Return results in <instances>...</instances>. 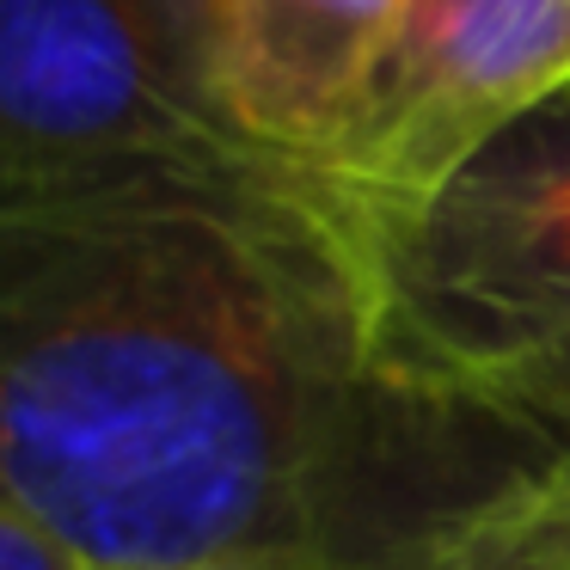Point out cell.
Listing matches in <instances>:
<instances>
[{
  "instance_id": "obj_1",
  "label": "cell",
  "mask_w": 570,
  "mask_h": 570,
  "mask_svg": "<svg viewBox=\"0 0 570 570\" xmlns=\"http://www.w3.org/2000/svg\"><path fill=\"white\" fill-rule=\"evenodd\" d=\"M0 509L87 570H417L448 509L313 173L0 197Z\"/></svg>"
},
{
  "instance_id": "obj_7",
  "label": "cell",
  "mask_w": 570,
  "mask_h": 570,
  "mask_svg": "<svg viewBox=\"0 0 570 570\" xmlns=\"http://www.w3.org/2000/svg\"><path fill=\"white\" fill-rule=\"evenodd\" d=\"M0 570H87L68 546H56L43 528H31L26 515L0 509Z\"/></svg>"
},
{
  "instance_id": "obj_8",
  "label": "cell",
  "mask_w": 570,
  "mask_h": 570,
  "mask_svg": "<svg viewBox=\"0 0 570 570\" xmlns=\"http://www.w3.org/2000/svg\"><path fill=\"white\" fill-rule=\"evenodd\" d=\"M190 570H350L325 552H227L209 558V564H190Z\"/></svg>"
},
{
  "instance_id": "obj_6",
  "label": "cell",
  "mask_w": 570,
  "mask_h": 570,
  "mask_svg": "<svg viewBox=\"0 0 570 570\" xmlns=\"http://www.w3.org/2000/svg\"><path fill=\"white\" fill-rule=\"evenodd\" d=\"M417 570H570V454L503 466L442 521Z\"/></svg>"
},
{
  "instance_id": "obj_4",
  "label": "cell",
  "mask_w": 570,
  "mask_h": 570,
  "mask_svg": "<svg viewBox=\"0 0 570 570\" xmlns=\"http://www.w3.org/2000/svg\"><path fill=\"white\" fill-rule=\"evenodd\" d=\"M564 92L570 0H411L362 117L313 178L368 203L430 197Z\"/></svg>"
},
{
  "instance_id": "obj_3",
  "label": "cell",
  "mask_w": 570,
  "mask_h": 570,
  "mask_svg": "<svg viewBox=\"0 0 570 570\" xmlns=\"http://www.w3.org/2000/svg\"><path fill=\"white\" fill-rule=\"evenodd\" d=\"M271 178L209 92L203 0H0V197Z\"/></svg>"
},
{
  "instance_id": "obj_5",
  "label": "cell",
  "mask_w": 570,
  "mask_h": 570,
  "mask_svg": "<svg viewBox=\"0 0 570 570\" xmlns=\"http://www.w3.org/2000/svg\"><path fill=\"white\" fill-rule=\"evenodd\" d=\"M411 0H203L209 92L246 148L320 173L362 117Z\"/></svg>"
},
{
  "instance_id": "obj_2",
  "label": "cell",
  "mask_w": 570,
  "mask_h": 570,
  "mask_svg": "<svg viewBox=\"0 0 570 570\" xmlns=\"http://www.w3.org/2000/svg\"><path fill=\"white\" fill-rule=\"evenodd\" d=\"M325 203L368 381L430 430L454 509L503 466L570 454V92L430 197Z\"/></svg>"
}]
</instances>
